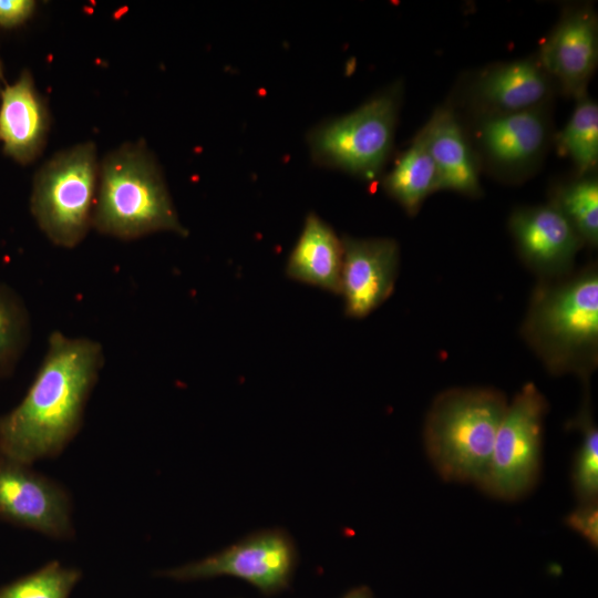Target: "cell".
I'll return each mask as SVG.
<instances>
[{"instance_id": "6da1fadb", "label": "cell", "mask_w": 598, "mask_h": 598, "mask_svg": "<svg viewBox=\"0 0 598 598\" xmlns=\"http://www.w3.org/2000/svg\"><path fill=\"white\" fill-rule=\"evenodd\" d=\"M103 363L97 341L53 331L23 400L0 416V455L27 465L59 455L81 427Z\"/></svg>"}, {"instance_id": "7a4b0ae2", "label": "cell", "mask_w": 598, "mask_h": 598, "mask_svg": "<svg viewBox=\"0 0 598 598\" xmlns=\"http://www.w3.org/2000/svg\"><path fill=\"white\" fill-rule=\"evenodd\" d=\"M92 227L125 240L157 231L187 235L159 166L144 145H122L101 163Z\"/></svg>"}, {"instance_id": "3957f363", "label": "cell", "mask_w": 598, "mask_h": 598, "mask_svg": "<svg viewBox=\"0 0 598 598\" xmlns=\"http://www.w3.org/2000/svg\"><path fill=\"white\" fill-rule=\"evenodd\" d=\"M507 405L492 389H453L435 399L425 421L424 445L443 480L481 484Z\"/></svg>"}, {"instance_id": "277c9868", "label": "cell", "mask_w": 598, "mask_h": 598, "mask_svg": "<svg viewBox=\"0 0 598 598\" xmlns=\"http://www.w3.org/2000/svg\"><path fill=\"white\" fill-rule=\"evenodd\" d=\"M525 336L555 372L585 370L596 359L598 343V276L580 274L537 291Z\"/></svg>"}, {"instance_id": "5b68a950", "label": "cell", "mask_w": 598, "mask_h": 598, "mask_svg": "<svg viewBox=\"0 0 598 598\" xmlns=\"http://www.w3.org/2000/svg\"><path fill=\"white\" fill-rule=\"evenodd\" d=\"M99 162L92 142L55 154L35 174L31 213L55 246L74 248L92 227Z\"/></svg>"}, {"instance_id": "8992f818", "label": "cell", "mask_w": 598, "mask_h": 598, "mask_svg": "<svg viewBox=\"0 0 598 598\" xmlns=\"http://www.w3.org/2000/svg\"><path fill=\"white\" fill-rule=\"evenodd\" d=\"M399 105L400 92L393 87L320 124L307 136L311 158L324 167L375 178L393 147Z\"/></svg>"}, {"instance_id": "52a82bcc", "label": "cell", "mask_w": 598, "mask_h": 598, "mask_svg": "<svg viewBox=\"0 0 598 598\" xmlns=\"http://www.w3.org/2000/svg\"><path fill=\"white\" fill-rule=\"evenodd\" d=\"M546 411V400L534 383L525 384L507 405L478 485L486 494L513 501L535 486L540 472Z\"/></svg>"}, {"instance_id": "ba28073f", "label": "cell", "mask_w": 598, "mask_h": 598, "mask_svg": "<svg viewBox=\"0 0 598 598\" xmlns=\"http://www.w3.org/2000/svg\"><path fill=\"white\" fill-rule=\"evenodd\" d=\"M298 564V551L291 536L281 528L251 533L225 549L178 567L163 570V577L194 581L215 577L241 579L265 596L290 587Z\"/></svg>"}, {"instance_id": "9c48e42d", "label": "cell", "mask_w": 598, "mask_h": 598, "mask_svg": "<svg viewBox=\"0 0 598 598\" xmlns=\"http://www.w3.org/2000/svg\"><path fill=\"white\" fill-rule=\"evenodd\" d=\"M71 501L54 481L0 455V516L49 537L73 535Z\"/></svg>"}, {"instance_id": "30bf717a", "label": "cell", "mask_w": 598, "mask_h": 598, "mask_svg": "<svg viewBox=\"0 0 598 598\" xmlns=\"http://www.w3.org/2000/svg\"><path fill=\"white\" fill-rule=\"evenodd\" d=\"M340 292L346 315L363 318L386 300L394 288L399 246L390 238H342Z\"/></svg>"}, {"instance_id": "8fae6325", "label": "cell", "mask_w": 598, "mask_h": 598, "mask_svg": "<svg viewBox=\"0 0 598 598\" xmlns=\"http://www.w3.org/2000/svg\"><path fill=\"white\" fill-rule=\"evenodd\" d=\"M564 92L585 95L598 61V23L590 8L567 11L540 47L537 60Z\"/></svg>"}, {"instance_id": "7c38bea8", "label": "cell", "mask_w": 598, "mask_h": 598, "mask_svg": "<svg viewBox=\"0 0 598 598\" xmlns=\"http://www.w3.org/2000/svg\"><path fill=\"white\" fill-rule=\"evenodd\" d=\"M509 228L523 258L542 272L566 270L582 244L554 203L516 210Z\"/></svg>"}, {"instance_id": "4fadbf2b", "label": "cell", "mask_w": 598, "mask_h": 598, "mask_svg": "<svg viewBox=\"0 0 598 598\" xmlns=\"http://www.w3.org/2000/svg\"><path fill=\"white\" fill-rule=\"evenodd\" d=\"M547 120L540 109L485 114L476 138L489 163L505 172L520 171L542 154L547 141Z\"/></svg>"}, {"instance_id": "5bb4252c", "label": "cell", "mask_w": 598, "mask_h": 598, "mask_svg": "<svg viewBox=\"0 0 598 598\" xmlns=\"http://www.w3.org/2000/svg\"><path fill=\"white\" fill-rule=\"evenodd\" d=\"M49 113L33 78L23 71L0 92V142L3 152L20 164L34 161L49 132Z\"/></svg>"}, {"instance_id": "9a60e30c", "label": "cell", "mask_w": 598, "mask_h": 598, "mask_svg": "<svg viewBox=\"0 0 598 598\" xmlns=\"http://www.w3.org/2000/svg\"><path fill=\"white\" fill-rule=\"evenodd\" d=\"M550 81L537 60H517L484 71L473 95L486 114L520 112L539 107L550 93Z\"/></svg>"}, {"instance_id": "2e32d148", "label": "cell", "mask_w": 598, "mask_h": 598, "mask_svg": "<svg viewBox=\"0 0 598 598\" xmlns=\"http://www.w3.org/2000/svg\"><path fill=\"white\" fill-rule=\"evenodd\" d=\"M421 133L435 164L437 190L478 194L481 188L477 162L452 110H436Z\"/></svg>"}, {"instance_id": "e0dca14e", "label": "cell", "mask_w": 598, "mask_h": 598, "mask_svg": "<svg viewBox=\"0 0 598 598\" xmlns=\"http://www.w3.org/2000/svg\"><path fill=\"white\" fill-rule=\"evenodd\" d=\"M342 258V239L317 214L310 213L289 255L286 274L293 280L339 293Z\"/></svg>"}, {"instance_id": "ac0fdd59", "label": "cell", "mask_w": 598, "mask_h": 598, "mask_svg": "<svg viewBox=\"0 0 598 598\" xmlns=\"http://www.w3.org/2000/svg\"><path fill=\"white\" fill-rule=\"evenodd\" d=\"M384 190L409 214H415L429 194L437 190L435 164L421 133L398 157L383 178Z\"/></svg>"}, {"instance_id": "d6986e66", "label": "cell", "mask_w": 598, "mask_h": 598, "mask_svg": "<svg viewBox=\"0 0 598 598\" xmlns=\"http://www.w3.org/2000/svg\"><path fill=\"white\" fill-rule=\"evenodd\" d=\"M557 138L559 151L567 155L579 176L588 175L598 162V105L582 95Z\"/></svg>"}, {"instance_id": "ffe728a7", "label": "cell", "mask_w": 598, "mask_h": 598, "mask_svg": "<svg viewBox=\"0 0 598 598\" xmlns=\"http://www.w3.org/2000/svg\"><path fill=\"white\" fill-rule=\"evenodd\" d=\"M553 203L563 212L582 243L597 245L598 181L594 175H582L561 186Z\"/></svg>"}, {"instance_id": "44dd1931", "label": "cell", "mask_w": 598, "mask_h": 598, "mask_svg": "<svg viewBox=\"0 0 598 598\" xmlns=\"http://www.w3.org/2000/svg\"><path fill=\"white\" fill-rule=\"evenodd\" d=\"M81 571L54 560L3 587L0 598H69Z\"/></svg>"}, {"instance_id": "7402d4cb", "label": "cell", "mask_w": 598, "mask_h": 598, "mask_svg": "<svg viewBox=\"0 0 598 598\" xmlns=\"http://www.w3.org/2000/svg\"><path fill=\"white\" fill-rule=\"evenodd\" d=\"M575 424L581 432V442L573 465V486L579 503L597 502L598 498V430L591 412L582 408Z\"/></svg>"}, {"instance_id": "603a6c76", "label": "cell", "mask_w": 598, "mask_h": 598, "mask_svg": "<svg viewBox=\"0 0 598 598\" xmlns=\"http://www.w3.org/2000/svg\"><path fill=\"white\" fill-rule=\"evenodd\" d=\"M27 336V318L17 302L0 290V370L16 359Z\"/></svg>"}, {"instance_id": "cb8c5ba5", "label": "cell", "mask_w": 598, "mask_h": 598, "mask_svg": "<svg viewBox=\"0 0 598 598\" xmlns=\"http://www.w3.org/2000/svg\"><path fill=\"white\" fill-rule=\"evenodd\" d=\"M566 525L579 534L588 544L597 549L598 547V502L579 503L570 512L566 519Z\"/></svg>"}, {"instance_id": "d4e9b609", "label": "cell", "mask_w": 598, "mask_h": 598, "mask_svg": "<svg viewBox=\"0 0 598 598\" xmlns=\"http://www.w3.org/2000/svg\"><path fill=\"white\" fill-rule=\"evenodd\" d=\"M35 6L33 0H0V25L9 29L24 23Z\"/></svg>"}, {"instance_id": "484cf974", "label": "cell", "mask_w": 598, "mask_h": 598, "mask_svg": "<svg viewBox=\"0 0 598 598\" xmlns=\"http://www.w3.org/2000/svg\"><path fill=\"white\" fill-rule=\"evenodd\" d=\"M341 598H374V596L368 586L361 585L348 590Z\"/></svg>"}]
</instances>
